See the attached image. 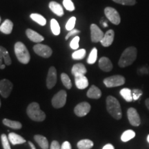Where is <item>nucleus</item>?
Segmentation results:
<instances>
[{
	"label": "nucleus",
	"instance_id": "79ce46f5",
	"mask_svg": "<svg viewBox=\"0 0 149 149\" xmlns=\"http://www.w3.org/2000/svg\"><path fill=\"white\" fill-rule=\"evenodd\" d=\"M61 149H72L71 144H70V142H68V141H64L62 144V145H61Z\"/></svg>",
	"mask_w": 149,
	"mask_h": 149
},
{
	"label": "nucleus",
	"instance_id": "37998d69",
	"mask_svg": "<svg viewBox=\"0 0 149 149\" xmlns=\"http://www.w3.org/2000/svg\"><path fill=\"white\" fill-rule=\"evenodd\" d=\"M102 149H115V148L112 144H106L105 146L103 147V148H102Z\"/></svg>",
	"mask_w": 149,
	"mask_h": 149
},
{
	"label": "nucleus",
	"instance_id": "c85d7f7f",
	"mask_svg": "<svg viewBox=\"0 0 149 149\" xmlns=\"http://www.w3.org/2000/svg\"><path fill=\"white\" fill-rule=\"evenodd\" d=\"M31 18L33 21L37 22L41 26H45L46 24V19L42 15L37 13H32L31 15Z\"/></svg>",
	"mask_w": 149,
	"mask_h": 149
},
{
	"label": "nucleus",
	"instance_id": "dca6fc26",
	"mask_svg": "<svg viewBox=\"0 0 149 149\" xmlns=\"http://www.w3.org/2000/svg\"><path fill=\"white\" fill-rule=\"evenodd\" d=\"M99 67L103 71L110 72L113 69V64L108 57H102L99 60Z\"/></svg>",
	"mask_w": 149,
	"mask_h": 149
},
{
	"label": "nucleus",
	"instance_id": "2f4dec72",
	"mask_svg": "<svg viewBox=\"0 0 149 149\" xmlns=\"http://www.w3.org/2000/svg\"><path fill=\"white\" fill-rule=\"evenodd\" d=\"M61 81H62L63 85H64L66 88L70 89L72 88L71 80H70V77H68V74L66 73H61Z\"/></svg>",
	"mask_w": 149,
	"mask_h": 149
},
{
	"label": "nucleus",
	"instance_id": "09e8293b",
	"mask_svg": "<svg viewBox=\"0 0 149 149\" xmlns=\"http://www.w3.org/2000/svg\"><path fill=\"white\" fill-rule=\"evenodd\" d=\"M147 141H148V142L149 143V135L147 136Z\"/></svg>",
	"mask_w": 149,
	"mask_h": 149
},
{
	"label": "nucleus",
	"instance_id": "7c9ffc66",
	"mask_svg": "<svg viewBox=\"0 0 149 149\" xmlns=\"http://www.w3.org/2000/svg\"><path fill=\"white\" fill-rule=\"evenodd\" d=\"M86 53V50L84 49V48L77 50V51H75L72 54V58L75 59V60L82 59L85 57Z\"/></svg>",
	"mask_w": 149,
	"mask_h": 149
},
{
	"label": "nucleus",
	"instance_id": "a19ab883",
	"mask_svg": "<svg viewBox=\"0 0 149 149\" xmlns=\"http://www.w3.org/2000/svg\"><path fill=\"white\" fill-rule=\"evenodd\" d=\"M51 149H61L59 142L57 141H53L51 145Z\"/></svg>",
	"mask_w": 149,
	"mask_h": 149
},
{
	"label": "nucleus",
	"instance_id": "cd10ccee",
	"mask_svg": "<svg viewBox=\"0 0 149 149\" xmlns=\"http://www.w3.org/2000/svg\"><path fill=\"white\" fill-rule=\"evenodd\" d=\"M135 137V133L133 130H127L124 131L121 136V140L124 142L128 141Z\"/></svg>",
	"mask_w": 149,
	"mask_h": 149
},
{
	"label": "nucleus",
	"instance_id": "473e14b6",
	"mask_svg": "<svg viewBox=\"0 0 149 149\" xmlns=\"http://www.w3.org/2000/svg\"><path fill=\"white\" fill-rule=\"evenodd\" d=\"M97 58V50L96 48H93L88 56V59H87V63L89 64H95Z\"/></svg>",
	"mask_w": 149,
	"mask_h": 149
},
{
	"label": "nucleus",
	"instance_id": "c03bdc74",
	"mask_svg": "<svg viewBox=\"0 0 149 149\" xmlns=\"http://www.w3.org/2000/svg\"><path fill=\"white\" fill-rule=\"evenodd\" d=\"M3 59H0V69H4L6 66L4 64H2V61Z\"/></svg>",
	"mask_w": 149,
	"mask_h": 149
},
{
	"label": "nucleus",
	"instance_id": "6ab92c4d",
	"mask_svg": "<svg viewBox=\"0 0 149 149\" xmlns=\"http://www.w3.org/2000/svg\"><path fill=\"white\" fill-rule=\"evenodd\" d=\"M102 96V91L96 86H91L87 92V97L91 99H99Z\"/></svg>",
	"mask_w": 149,
	"mask_h": 149
},
{
	"label": "nucleus",
	"instance_id": "393cba45",
	"mask_svg": "<svg viewBox=\"0 0 149 149\" xmlns=\"http://www.w3.org/2000/svg\"><path fill=\"white\" fill-rule=\"evenodd\" d=\"M3 124H4L5 126H8V127H10L11 128H13V129L15 130L21 129L22 127V124L19 122H17V121H13L8 120V119H4V120H3Z\"/></svg>",
	"mask_w": 149,
	"mask_h": 149
},
{
	"label": "nucleus",
	"instance_id": "a878e982",
	"mask_svg": "<svg viewBox=\"0 0 149 149\" xmlns=\"http://www.w3.org/2000/svg\"><path fill=\"white\" fill-rule=\"evenodd\" d=\"M93 145H94V143L93 141L85 139L80 140L77 143V146L79 149H91L93 146Z\"/></svg>",
	"mask_w": 149,
	"mask_h": 149
},
{
	"label": "nucleus",
	"instance_id": "412c9836",
	"mask_svg": "<svg viewBox=\"0 0 149 149\" xmlns=\"http://www.w3.org/2000/svg\"><path fill=\"white\" fill-rule=\"evenodd\" d=\"M13 23L10 19H6L0 26V31L4 34L9 35L12 33Z\"/></svg>",
	"mask_w": 149,
	"mask_h": 149
},
{
	"label": "nucleus",
	"instance_id": "b1692460",
	"mask_svg": "<svg viewBox=\"0 0 149 149\" xmlns=\"http://www.w3.org/2000/svg\"><path fill=\"white\" fill-rule=\"evenodd\" d=\"M0 59H3L5 64L7 66H9L12 64V61H11L8 51L3 46H0Z\"/></svg>",
	"mask_w": 149,
	"mask_h": 149
},
{
	"label": "nucleus",
	"instance_id": "0eeeda50",
	"mask_svg": "<svg viewBox=\"0 0 149 149\" xmlns=\"http://www.w3.org/2000/svg\"><path fill=\"white\" fill-rule=\"evenodd\" d=\"M33 50L37 55L44 58H48L53 54V51L51 47L42 44H37L36 45H35L33 46Z\"/></svg>",
	"mask_w": 149,
	"mask_h": 149
},
{
	"label": "nucleus",
	"instance_id": "ddd939ff",
	"mask_svg": "<svg viewBox=\"0 0 149 149\" xmlns=\"http://www.w3.org/2000/svg\"><path fill=\"white\" fill-rule=\"evenodd\" d=\"M57 83V70L54 66L49 68L46 79V86L48 88L51 89L55 86Z\"/></svg>",
	"mask_w": 149,
	"mask_h": 149
},
{
	"label": "nucleus",
	"instance_id": "49530a36",
	"mask_svg": "<svg viewBox=\"0 0 149 149\" xmlns=\"http://www.w3.org/2000/svg\"><path fill=\"white\" fill-rule=\"evenodd\" d=\"M29 146H31V149H36V148H35V145L33 144V143L31 142V141H29Z\"/></svg>",
	"mask_w": 149,
	"mask_h": 149
},
{
	"label": "nucleus",
	"instance_id": "2eb2a0df",
	"mask_svg": "<svg viewBox=\"0 0 149 149\" xmlns=\"http://www.w3.org/2000/svg\"><path fill=\"white\" fill-rule=\"evenodd\" d=\"M115 37V32L113 30H109L104 35V37L101 40L102 45L104 47H109L113 44Z\"/></svg>",
	"mask_w": 149,
	"mask_h": 149
},
{
	"label": "nucleus",
	"instance_id": "f704fd0d",
	"mask_svg": "<svg viewBox=\"0 0 149 149\" xmlns=\"http://www.w3.org/2000/svg\"><path fill=\"white\" fill-rule=\"evenodd\" d=\"M1 140L3 149H11L10 144H9L8 137L5 134H2L1 135Z\"/></svg>",
	"mask_w": 149,
	"mask_h": 149
},
{
	"label": "nucleus",
	"instance_id": "f257e3e1",
	"mask_svg": "<svg viewBox=\"0 0 149 149\" xmlns=\"http://www.w3.org/2000/svg\"><path fill=\"white\" fill-rule=\"evenodd\" d=\"M137 56V50L134 46L125 49L121 55L118 65L121 68H125L131 65L135 61Z\"/></svg>",
	"mask_w": 149,
	"mask_h": 149
},
{
	"label": "nucleus",
	"instance_id": "423d86ee",
	"mask_svg": "<svg viewBox=\"0 0 149 149\" xmlns=\"http://www.w3.org/2000/svg\"><path fill=\"white\" fill-rule=\"evenodd\" d=\"M67 94L64 90L59 91L52 99V105L55 109H60L64 107L66 102Z\"/></svg>",
	"mask_w": 149,
	"mask_h": 149
},
{
	"label": "nucleus",
	"instance_id": "9b49d317",
	"mask_svg": "<svg viewBox=\"0 0 149 149\" xmlns=\"http://www.w3.org/2000/svg\"><path fill=\"white\" fill-rule=\"evenodd\" d=\"M91 105L88 102H81L76 106L74 109L75 115L78 117H84L91 111Z\"/></svg>",
	"mask_w": 149,
	"mask_h": 149
},
{
	"label": "nucleus",
	"instance_id": "6e6552de",
	"mask_svg": "<svg viewBox=\"0 0 149 149\" xmlns=\"http://www.w3.org/2000/svg\"><path fill=\"white\" fill-rule=\"evenodd\" d=\"M104 13L108 19L115 25H118L121 22L120 14L115 8L112 7H107L104 9Z\"/></svg>",
	"mask_w": 149,
	"mask_h": 149
},
{
	"label": "nucleus",
	"instance_id": "58836bf2",
	"mask_svg": "<svg viewBox=\"0 0 149 149\" xmlns=\"http://www.w3.org/2000/svg\"><path fill=\"white\" fill-rule=\"evenodd\" d=\"M143 94L142 91L140 90V89H133L132 90V95H133V99L134 101H136V100H139V98L141 96V95Z\"/></svg>",
	"mask_w": 149,
	"mask_h": 149
},
{
	"label": "nucleus",
	"instance_id": "5701e85b",
	"mask_svg": "<svg viewBox=\"0 0 149 149\" xmlns=\"http://www.w3.org/2000/svg\"><path fill=\"white\" fill-rule=\"evenodd\" d=\"M34 139L42 149L48 148V139L44 136L41 135H36L34 136Z\"/></svg>",
	"mask_w": 149,
	"mask_h": 149
},
{
	"label": "nucleus",
	"instance_id": "72a5a7b5",
	"mask_svg": "<svg viewBox=\"0 0 149 149\" xmlns=\"http://www.w3.org/2000/svg\"><path fill=\"white\" fill-rule=\"evenodd\" d=\"M75 23H76L75 17H70L66 24V29L67 31H71L72 29H74V26H75Z\"/></svg>",
	"mask_w": 149,
	"mask_h": 149
},
{
	"label": "nucleus",
	"instance_id": "3c124183",
	"mask_svg": "<svg viewBox=\"0 0 149 149\" xmlns=\"http://www.w3.org/2000/svg\"><path fill=\"white\" fill-rule=\"evenodd\" d=\"M1 17H0V23H1Z\"/></svg>",
	"mask_w": 149,
	"mask_h": 149
},
{
	"label": "nucleus",
	"instance_id": "8fccbe9b",
	"mask_svg": "<svg viewBox=\"0 0 149 149\" xmlns=\"http://www.w3.org/2000/svg\"><path fill=\"white\" fill-rule=\"evenodd\" d=\"M1 100H0V107H1Z\"/></svg>",
	"mask_w": 149,
	"mask_h": 149
},
{
	"label": "nucleus",
	"instance_id": "7ed1b4c3",
	"mask_svg": "<svg viewBox=\"0 0 149 149\" xmlns=\"http://www.w3.org/2000/svg\"><path fill=\"white\" fill-rule=\"evenodd\" d=\"M26 113L28 116L35 122H42L46 119V114L40 109V105L37 102H33L29 104Z\"/></svg>",
	"mask_w": 149,
	"mask_h": 149
},
{
	"label": "nucleus",
	"instance_id": "a211bd4d",
	"mask_svg": "<svg viewBox=\"0 0 149 149\" xmlns=\"http://www.w3.org/2000/svg\"><path fill=\"white\" fill-rule=\"evenodd\" d=\"M49 8L57 16L61 17L64 15V10L62 6L56 1H51L49 3Z\"/></svg>",
	"mask_w": 149,
	"mask_h": 149
},
{
	"label": "nucleus",
	"instance_id": "39448f33",
	"mask_svg": "<svg viewBox=\"0 0 149 149\" xmlns=\"http://www.w3.org/2000/svg\"><path fill=\"white\" fill-rule=\"evenodd\" d=\"M125 77L122 75L117 74L111 77H107L104 79V84L107 88H113V87L120 86L125 84Z\"/></svg>",
	"mask_w": 149,
	"mask_h": 149
},
{
	"label": "nucleus",
	"instance_id": "20e7f679",
	"mask_svg": "<svg viewBox=\"0 0 149 149\" xmlns=\"http://www.w3.org/2000/svg\"><path fill=\"white\" fill-rule=\"evenodd\" d=\"M15 53L18 61L22 64H27L31 59V56L27 48L21 42H16L15 44Z\"/></svg>",
	"mask_w": 149,
	"mask_h": 149
},
{
	"label": "nucleus",
	"instance_id": "4be33fe9",
	"mask_svg": "<svg viewBox=\"0 0 149 149\" xmlns=\"http://www.w3.org/2000/svg\"><path fill=\"white\" fill-rule=\"evenodd\" d=\"M71 72L74 76L77 75V74H85L87 72V70L83 64L78 63L72 66Z\"/></svg>",
	"mask_w": 149,
	"mask_h": 149
},
{
	"label": "nucleus",
	"instance_id": "e433bc0d",
	"mask_svg": "<svg viewBox=\"0 0 149 149\" xmlns=\"http://www.w3.org/2000/svg\"><path fill=\"white\" fill-rule=\"evenodd\" d=\"M113 1L115 3L126 6H133L136 3V0H113Z\"/></svg>",
	"mask_w": 149,
	"mask_h": 149
},
{
	"label": "nucleus",
	"instance_id": "9d476101",
	"mask_svg": "<svg viewBox=\"0 0 149 149\" xmlns=\"http://www.w3.org/2000/svg\"><path fill=\"white\" fill-rule=\"evenodd\" d=\"M127 116L130 124L133 126H139L141 124V119L137 110L129 108L127 111Z\"/></svg>",
	"mask_w": 149,
	"mask_h": 149
},
{
	"label": "nucleus",
	"instance_id": "f03ea898",
	"mask_svg": "<svg viewBox=\"0 0 149 149\" xmlns=\"http://www.w3.org/2000/svg\"><path fill=\"white\" fill-rule=\"evenodd\" d=\"M107 109L109 113L115 120H120L122 117V112L120 102L114 97L110 95L107 98Z\"/></svg>",
	"mask_w": 149,
	"mask_h": 149
},
{
	"label": "nucleus",
	"instance_id": "de8ad7c7",
	"mask_svg": "<svg viewBox=\"0 0 149 149\" xmlns=\"http://www.w3.org/2000/svg\"><path fill=\"white\" fill-rule=\"evenodd\" d=\"M103 26H104V27H107V26H108V24H107V23H106V22H104V23H103Z\"/></svg>",
	"mask_w": 149,
	"mask_h": 149
},
{
	"label": "nucleus",
	"instance_id": "4468645a",
	"mask_svg": "<svg viewBox=\"0 0 149 149\" xmlns=\"http://www.w3.org/2000/svg\"><path fill=\"white\" fill-rule=\"evenodd\" d=\"M75 85L78 89H85L88 86V80L85 74H77L74 76Z\"/></svg>",
	"mask_w": 149,
	"mask_h": 149
},
{
	"label": "nucleus",
	"instance_id": "a18cd8bd",
	"mask_svg": "<svg viewBox=\"0 0 149 149\" xmlns=\"http://www.w3.org/2000/svg\"><path fill=\"white\" fill-rule=\"evenodd\" d=\"M145 105H146V108L148 109V111H149V98L146 99V101H145Z\"/></svg>",
	"mask_w": 149,
	"mask_h": 149
},
{
	"label": "nucleus",
	"instance_id": "1a4fd4ad",
	"mask_svg": "<svg viewBox=\"0 0 149 149\" xmlns=\"http://www.w3.org/2000/svg\"><path fill=\"white\" fill-rule=\"evenodd\" d=\"M13 88V85L9 80L4 79L0 81V94L3 97H8Z\"/></svg>",
	"mask_w": 149,
	"mask_h": 149
},
{
	"label": "nucleus",
	"instance_id": "f8f14e48",
	"mask_svg": "<svg viewBox=\"0 0 149 149\" xmlns=\"http://www.w3.org/2000/svg\"><path fill=\"white\" fill-rule=\"evenodd\" d=\"M91 41L94 43H97L101 42L102 38L104 37V33L101 29L99 28L96 24H93L91 25Z\"/></svg>",
	"mask_w": 149,
	"mask_h": 149
},
{
	"label": "nucleus",
	"instance_id": "c9c22d12",
	"mask_svg": "<svg viewBox=\"0 0 149 149\" xmlns=\"http://www.w3.org/2000/svg\"><path fill=\"white\" fill-rule=\"evenodd\" d=\"M63 5L64 8L68 11H73L74 10V3H72L71 0H64L63 1Z\"/></svg>",
	"mask_w": 149,
	"mask_h": 149
},
{
	"label": "nucleus",
	"instance_id": "aec40b11",
	"mask_svg": "<svg viewBox=\"0 0 149 149\" xmlns=\"http://www.w3.org/2000/svg\"><path fill=\"white\" fill-rule=\"evenodd\" d=\"M8 137L11 144H13V145L22 144L26 142V139L23 137H22V136L19 135L15 133H9Z\"/></svg>",
	"mask_w": 149,
	"mask_h": 149
},
{
	"label": "nucleus",
	"instance_id": "f3484780",
	"mask_svg": "<svg viewBox=\"0 0 149 149\" xmlns=\"http://www.w3.org/2000/svg\"><path fill=\"white\" fill-rule=\"evenodd\" d=\"M26 34L28 38L33 42L40 43L44 40V37L42 35L31 29H27L26 31Z\"/></svg>",
	"mask_w": 149,
	"mask_h": 149
},
{
	"label": "nucleus",
	"instance_id": "bb28decb",
	"mask_svg": "<svg viewBox=\"0 0 149 149\" xmlns=\"http://www.w3.org/2000/svg\"><path fill=\"white\" fill-rule=\"evenodd\" d=\"M120 95L126 102H131L132 101H133V95H132V91L129 88H122L120 91Z\"/></svg>",
	"mask_w": 149,
	"mask_h": 149
},
{
	"label": "nucleus",
	"instance_id": "ea45409f",
	"mask_svg": "<svg viewBox=\"0 0 149 149\" xmlns=\"http://www.w3.org/2000/svg\"><path fill=\"white\" fill-rule=\"evenodd\" d=\"M79 33H80V31H79V30L72 29V30H71V31H70L69 33H68V34H67L66 37H65V39H66V40H68V39H69L71 36H74V35H77V34H79Z\"/></svg>",
	"mask_w": 149,
	"mask_h": 149
},
{
	"label": "nucleus",
	"instance_id": "4c0bfd02",
	"mask_svg": "<svg viewBox=\"0 0 149 149\" xmlns=\"http://www.w3.org/2000/svg\"><path fill=\"white\" fill-rule=\"evenodd\" d=\"M79 37L74 36L70 43V48L73 50L77 49V48H79Z\"/></svg>",
	"mask_w": 149,
	"mask_h": 149
},
{
	"label": "nucleus",
	"instance_id": "c756f323",
	"mask_svg": "<svg viewBox=\"0 0 149 149\" xmlns=\"http://www.w3.org/2000/svg\"><path fill=\"white\" fill-rule=\"evenodd\" d=\"M51 31L55 35H59L60 34V26H59L58 22L55 19H52L51 21Z\"/></svg>",
	"mask_w": 149,
	"mask_h": 149
}]
</instances>
